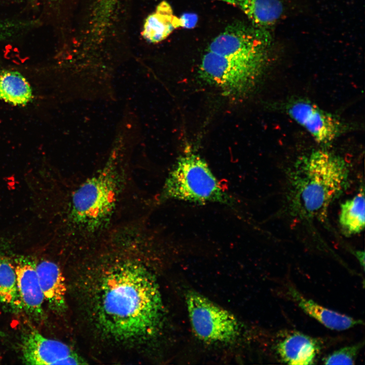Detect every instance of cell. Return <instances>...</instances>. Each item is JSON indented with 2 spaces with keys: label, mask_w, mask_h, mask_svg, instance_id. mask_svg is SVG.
<instances>
[{
  "label": "cell",
  "mask_w": 365,
  "mask_h": 365,
  "mask_svg": "<svg viewBox=\"0 0 365 365\" xmlns=\"http://www.w3.org/2000/svg\"><path fill=\"white\" fill-rule=\"evenodd\" d=\"M33 26V22L28 20H0V42L13 36Z\"/></svg>",
  "instance_id": "21"
},
{
  "label": "cell",
  "mask_w": 365,
  "mask_h": 365,
  "mask_svg": "<svg viewBox=\"0 0 365 365\" xmlns=\"http://www.w3.org/2000/svg\"><path fill=\"white\" fill-rule=\"evenodd\" d=\"M168 200L199 204L231 203L206 161L191 152L178 158L166 178L157 203Z\"/></svg>",
  "instance_id": "4"
},
{
  "label": "cell",
  "mask_w": 365,
  "mask_h": 365,
  "mask_svg": "<svg viewBox=\"0 0 365 365\" xmlns=\"http://www.w3.org/2000/svg\"><path fill=\"white\" fill-rule=\"evenodd\" d=\"M221 1L232 5H236V0H218Z\"/></svg>",
  "instance_id": "24"
},
{
  "label": "cell",
  "mask_w": 365,
  "mask_h": 365,
  "mask_svg": "<svg viewBox=\"0 0 365 365\" xmlns=\"http://www.w3.org/2000/svg\"><path fill=\"white\" fill-rule=\"evenodd\" d=\"M18 290L22 308L33 318L43 316L44 295L40 284L36 264L28 258L18 259L15 266Z\"/></svg>",
  "instance_id": "11"
},
{
  "label": "cell",
  "mask_w": 365,
  "mask_h": 365,
  "mask_svg": "<svg viewBox=\"0 0 365 365\" xmlns=\"http://www.w3.org/2000/svg\"><path fill=\"white\" fill-rule=\"evenodd\" d=\"M286 111L322 145L332 143L344 130V126L338 118L308 100H293L286 105Z\"/></svg>",
  "instance_id": "8"
},
{
  "label": "cell",
  "mask_w": 365,
  "mask_h": 365,
  "mask_svg": "<svg viewBox=\"0 0 365 365\" xmlns=\"http://www.w3.org/2000/svg\"><path fill=\"white\" fill-rule=\"evenodd\" d=\"M180 27L185 28H194L198 21V16L192 13H184L179 18Z\"/></svg>",
  "instance_id": "22"
},
{
  "label": "cell",
  "mask_w": 365,
  "mask_h": 365,
  "mask_svg": "<svg viewBox=\"0 0 365 365\" xmlns=\"http://www.w3.org/2000/svg\"><path fill=\"white\" fill-rule=\"evenodd\" d=\"M22 354L29 364H81L84 360L66 344L31 328L23 337Z\"/></svg>",
  "instance_id": "9"
},
{
  "label": "cell",
  "mask_w": 365,
  "mask_h": 365,
  "mask_svg": "<svg viewBox=\"0 0 365 365\" xmlns=\"http://www.w3.org/2000/svg\"><path fill=\"white\" fill-rule=\"evenodd\" d=\"M32 98L30 84L20 72L13 70L0 72V98L15 105H23Z\"/></svg>",
  "instance_id": "16"
},
{
  "label": "cell",
  "mask_w": 365,
  "mask_h": 365,
  "mask_svg": "<svg viewBox=\"0 0 365 365\" xmlns=\"http://www.w3.org/2000/svg\"><path fill=\"white\" fill-rule=\"evenodd\" d=\"M236 3L254 26L263 29L275 24L283 12L280 0H236Z\"/></svg>",
  "instance_id": "15"
},
{
  "label": "cell",
  "mask_w": 365,
  "mask_h": 365,
  "mask_svg": "<svg viewBox=\"0 0 365 365\" xmlns=\"http://www.w3.org/2000/svg\"><path fill=\"white\" fill-rule=\"evenodd\" d=\"M36 270L44 299L49 307L57 312L63 311L66 307V286L59 267L45 260L36 264Z\"/></svg>",
  "instance_id": "13"
},
{
  "label": "cell",
  "mask_w": 365,
  "mask_h": 365,
  "mask_svg": "<svg viewBox=\"0 0 365 365\" xmlns=\"http://www.w3.org/2000/svg\"><path fill=\"white\" fill-rule=\"evenodd\" d=\"M364 342L345 346L337 350L323 359L325 364H354Z\"/></svg>",
  "instance_id": "20"
},
{
  "label": "cell",
  "mask_w": 365,
  "mask_h": 365,
  "mask_svg": "<svg viewBox=\"0 0 365 365\" xmlns=\"http://www.w3.org/2000/svg\"><path fill=\"white\" fill-rule=\"evenodd\" d=\"M287 294L305 313L329 329L341 331L363 323L360 319L331 310L306 298L293 286H288Z\"/></svg>",
  "instance_id": "12"
},
{
  "label": "cell",
  "mask_w": 365,
  "mask_h": 365,
  "mask_svg": "<svg viewBox=\"0 0 365 365\" xmlns=\"http://www.w3.org/2000/svg\"><path fill=\"white\" fill-rule=\"evenodd\" d=\"M118 256L112 258L96 286L98 321L118 340L153 337L161 328L164 314L157 281L139 260Z\"/></svg>",
  "instance_id": "2"
},
{
  "label": "cell",
  "mask_w": 365,
  "mask_h": 365,
  "mask_svg": "<svg viewBox=\"0 0 365 365\" xmlns=\"http://www.w3.org/2000/svg\"><path fill=\"white\" fill-rule=\"evenodd\" d=\"M123 0H95L92 23L100 29L108 28Z\"/></svg>",
  "instance_id": "19"
},
{
  "label": "cell",
  "mask_w": 365,
  "mask_h": 365,
  "mask_svg": "<svg viewBox=\"0 0 365 365\" xmlns=\"http://www.w3.org/2000/svg\"><path fill=\"white\" fill-rule=\"evenodd\" d=\"M364 194L361 189L353 198L341 204L339 224L346 235L361 232L364 227Z\"/></svg>",
  "instance_id": "17"
},
{
  "label": "cell",
  "mask_w": 365,
  "mask_h": 365,
  "mask_svg": "<svg viewBox=\"0 0 365 365\" xmlns=\"http://www.w3.org/2000/svg\"><path fill=\"white\" fill-rule=\"evenodd\" d=\"M0 303L14 309L22 308L17 284L15 266L0 254Z\"/></svg>",
  "instance_id": "18"
},
{
  "label": "cell",
  "mask_w": 365,
  "mask_h": 365,
  "mask_svg": "<svg viewBox=\"0 0 365 365\" xmlns=\"http://www.w3.org/2000/svg\"><path fill=\"white\" fill-rule=\"evenodd\" d=\"M349 176L348 164L337 154L317 150L303 156L289 175L292 209L304 217H324L348 187Z\"/></svg>",
  "instance_id": "3"
},
{
  "label": "cell",
  "mask_w": 365,
  "mask_h": 365,
  "mask_svg": "<svg viewBox=\"0 0 365 365\" xmlns=\"http://www.w3.org/2000/svg\"><path fill=\"white\" fill-rule=\"evenodd\" d=\"M270 43V36L265 29L232 24L212 40L207 51L230 57L268 62Z\"/></svg>",
  "instance_id": "7"
},
{
  "label": "cell",
  "mask_w": 365,
  "mask_h": 365,
  "mask_svg": "<svg viewBox=\"0 0 365 365\" xmlns=\"http://www.w3.org/2000/svg\"><path fill=\"white\" fill-rule=\"evenodd\" d=\"M355 255L357 257V259L359 261L360 264H361V266H362V268L363 269H364V253L363 251H356Z\"/></svg>",
  "instance_id": "23"
},
{
  "label": "cell",
  "mask_w": 365,
  "mask_h": 365,
  "mask_svg": "<svg viewBox=\"0 0 365 365\" xmlns=\"http://www.w3.org/2000/svg\"><path fill=\"white\" fill-rule=\"evenodd\" d=\"M268 62L230 57L207 51L199 67L200 77L226 96L243 98L256 88Z\"/></svg>",
  "instance_id": "5"
},
{
  "label": "cell",
  "mask_w": 365,
  "mask_h": 365,
  "mask_svg": "<svg viewBox=\"0 0 365 365\" xmlns=\"http://www.w3.org/2000/svg\"><path fill=\"white\" fill-rule=\"evenodd\" d=\"M180 27L179 18L173 14L170 5L163 1L145 19L141 34L147 42L156 44L165 40L173 30Z\"/></svg>",
  "instance_id": "14"
},
{
  "label": "cell",
  "mask_w": 365,
  "mask_h": 365,
  "mask_svg": "<svg viewBox=\"0 0 365 365\" xmlns=\"http://www.w3.org/2000/svg\"><path fill=\"white\" fill-rule=\"evenodd\" d=\"M274 348L277 355L283 363L308 365L315 363L321 344L316 338L291 331L280 335Z\"/></svg>",
  "instance_id": "10"
},
{
  "label": "cell",
  "mask_w": 365,
  "mask_h": 365,
  "mask_svg": "<svg viewBox=\"0 0 365 365\" xmlns=\"http://www.w3.org/2000/svg\"><path fill=\"white\" fill-rule=\"evenodd\" d=\"M192 330L202 342L214 345H230L239 340L242 325L231 312L195 290L185 296Z\"/></svg>",
  "instance_id": "6"
},
{
  "label": "cell",
  "mask_w": 365,
  "mask_h": 365,
  "mask_svg": "<svg viewBox=\"0 0 365 365\" xmlns=\"http://www.w3.org/2000/svg\"><path fill=\"white\" fill-rule=\"evenodd\" d=\"M142 195L130 168L118 158L67 190L62 204L65 239L77 247H95L114 230L143 215Z\"/></svg>",
  "instance_id": "1"
}]
</instances>
